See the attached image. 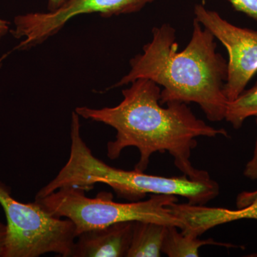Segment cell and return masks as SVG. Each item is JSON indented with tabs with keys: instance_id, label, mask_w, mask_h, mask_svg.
Returning <instances> with one entry per match:
<instances>
[{
	"instance_id": "obj_1",
	"label": "cell",
	"mask_w": 257,
	"mask_h": 257,
	"mask_svg": "<svg viewBox=\"0 0 257 257\" xmlns=\"http://www.w3.org/2000/svg\"><path fill=\"white\" fill-rule=\"evenodd\" d=\"M160 94L156 83L138 79L123 89V99L118 105L101 109L78 106L74 111L80 117L115 128L116 138L106 146L110 160L117 159L127 147H136L140 157L135 170L145 172L154 153L167 152L184 175L192 179H210L207 172L193 167L192 150L199 137H228L227 133L198 119L186 103L172 101L163 107Z\"/></svg>"
},
{
	"instance_id": "obj_2",
	"label": "cell",
	"mask_w": 257,
	"mask_h": 257,
	"mask_svg": "<svg viewBox=\"0 0 257 257\" xmlns=\"http://www.w3.org/2000/svg\"><path fill=\"white\" fill-rule=\"evenodd\" d=\"M152 33L143 53L130 60L128 73L113 87L150 79L163 87L161 104L194 102L209 121L224 119L229 103L224 92L227 62L216 52L213 34L194 18L192 38L183 51H179L175 29L169 24L154 28Z\"/></svg>"
},
{
	"instance_id": "obj_3",
	"label": "cell",
	"mask_w": 257,
	"mask_h": 257,
	"mask_svg": "<svg viewBox=\"0 0 257 257\" xmlns=\"http://www.w3.org/2000/svg\"><path fill=\"white\" fill-rule=\"evenodd\" d=\"M79 117L75 111H72L68 161L55 178L37 192L35 199L46 197L65 187H77L87 192L97 183L107 184L119 197L133 201L139 200L147 194H166L185 197L188 204L193 205H205L219 195V184L211 178L192 179L184 175L160 177L106 165L93 155L83 140Z\"/></svg>"
},
{
	"instance_id": "obj_4",
	"label": "cell",
	"mask_w": 257,
	"mask_h": 257,
	"mask_svg": "<svg viewBox=\"0 0 257 257\" xmlns=\"http://www.w3.org/2000/svg\"><path fill=\"white\" fill-rule=\"evenodd\" d=\"M84 192L77 187H62L35 202L52 215L72 221L77 237L88 230L122 221H151L180 230L184 227L183 221L170 207L178 202L177 196L153 194L143 202L119 203L113 201L111 193L100 192L89 198Z\"/></svg>"
},
{
	"instance_id": "obj_5",
	"label": "cell",
	"mask_w": 257,
	"mask_h": 257,
	"mask_svg": "<svg viewBox=\"0 0 257 257\" xmlns=\"http://www.w3.org/2000/svg\"><path fill=\"white\" fill-rule=\"evenodd\" d=\"M0 204L7 218L3 257H38L55 253L72 256L75 226L47 212L38 203L20 202L0 182Z\"/></svg>"
},
{
	"instance_id": "obj_6",
	"label": "cell",
	"mask_w": 257,
	"mask_h": 257,
	"mask_svg": "<svg viewBox=\"0 0 257 257\" xmlns=\"http://www.w3.org/2000/svg\"><path fill=\"white\" fill-rule=\"evenodd\" d=\"M155 0H65L60 8L47 13H30L17 16L12 35L23 39L13 49L28 50L53 37L79 15L97 13L109 18L141 11Z\"/></svg>"
},
{
	"instance_id": "obj_7",
	"label": "cell",
	"mask_w": 257,
	"mask_h": 257,
	"mask_svg": "<svg viewBox=\"0 0 257 257\" xmlns=\"http://www.w3.org/2000/svg\"><path fill=\"white\" fill-rule=\"evenodd\" d=\"M194 13V18L227 50L229 61L224 92L228 101L234 100L257 72V31L232 25L202 5H196Z\"/></svg>"
},
{
	"instance_id": "obj_8",
	"label": "cell",
	"mask_w": 257,
	"mask_h": 257,
	"mask_svg": "<svg viewBox=\"0 0 257 257\" xmlns=\"http://www.w3.org/2000/svg\"><path fill=\"white\" fill-rule=\"evenodd\" d=\"M237 209L225 208L208 207L205 205L178 204H170V207L176 216L184 223L181 230L184 234L198 236L214 226L241 220L256 219L257 190L240 193L236 199Z\"/></svg>"
},
{
	"instance_id": "obj_9",
	"label": "cell",
	"mask_w": 257,
	"mask_h": 257,
	"mask_svg": "<svg viewBox=\"0 0 257 257\" xmlns=\"http://www.w3.org/2000/svg\"><path fill=\"white\" fill-rule=\"evenodd\" d=\"M134 221H122L84 231L77 236L71 257H126Z\"/></svg>"
},
{
	"instance_id": "obj_10",
	"label": "cell",
	"mask_w": 257,
	"mask_h": 257,
	"mask_svg": "<svg viewBox=\"0 0 257 257\" xmlns=\"http://www.w3.org/2000/svg\"><path fill=\"white\" fill-rule=\"evenodd\" d=\"M166 226L151 221H135L126 257L161 256Z\"/></svg>"
},
{
	"instance_id": "obj_11",
	"label": "cell",
	"mask_w": 257,
	"mask_h": 257,
	"mask_svg": "<svg viewBox=\"0 0 257 257\" xmlns=\"http://www.w3.org/2000/svg\"><path fill=\"white\" fill-rule=\"evenodd\" d=\"M175 226H166L162 251L170 257H197L199 248L205 245H218L229 247L231 245L219 243L213 239L202 240L178 231Z\"/></svg>"
},
{
	"instance_id": "obj_12",
	"label": "cell",
	"mask_w": 257,
	"mask_h": 257,
	"mask_svg": "<svg viewBox=\"0 0 257 257\" xmlns=\"http://www.w3.org/2000/svg\"><path fill=\"white\" fill-rule=\"evenodd\" d=\"M257 116V84L244 90L234 100L229 101L225 119L237 130L250 116Z\"/></svg>"
},
{
	"instance_id": "obj_13",
	"label": "cell",
	"mask_w": 257,
	"mask_h": 257,
	"mask_svg": "<svg viewBox=\"0 0 257 257\" xmlns=\"http://www.w3.org/2000/svg\"><path fill=\"white\" fill-rule=\"evenodd\" d=\"M235 10L257 20V0H229Z\"/></svg>"
},
{
	"instance_id": "obj_14",
	"label": "cell",
	"mask_w": 257,
	"mask_h": 257,
	"mask_svg": "<svg viewBox=\"0 0 257 257\" xmlns=\"http://www.w3.org/2000/svg\"><path fill=\"white\" fill-rule=\"evenodd\" d=\"M256 122L257 125V116ZM243 175L251 180H257V140L252 158L246 164Z\"/></svg>"
},
{
	"instance_id": "obj_15",
	"label": "cell",
	"mask_w": 257,
	"mask_h": 257,
	"mask_svg": "<svg viewBox=\"0 0 257 257\" xmlns=\"http://www.w3.org/2000/svg\"><path fill=\"white\" fill-rule=\"evenodd\" d=\"M7 234V226L0 222V257H3V248Z\"/></svg>"
},
{
	"instance_id": "obj_16",
	"label": "cell",
	"mask_w": 257,
	"mask_h": 257,
	"mask_svg": "<svg viewBox=\"0 0 257 257\" xmlns=\"http://www.w3.org/2000/svg\"><path fill=\"white\" fill-rule=\"evenodd\" d=\"M10 30L9 22L0 19V40L10 32Z\"/></svg>"
},
{
	"instance_id": "obj_17",
	"label": "cell",
	"mask_w": 257,
	"mask_h": 257,
	"mask_svg": "<svg viewBox=\"0 0 257 257\" xmlns=\"http://www.w3.org/2000/svg\"><path fill=\"white\" fill-rule=\"evenodd\" d=\"M65 0H47V9L49 11H53L60 8Z\"/></svg>"
}]
</instances>
